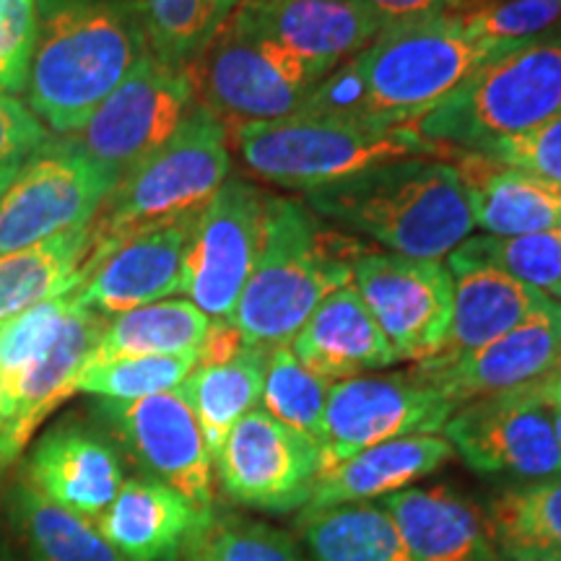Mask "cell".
Masks as SVG:
<instances>
[{
	"label": "cell",
	"instance_id": "6da1fadb",
	"mask_svg": "<svg viewBox=\"0 0 561 561\" xmlns=\"http://www.w3.org/2000/svg\"><path fill=\"white\" fill-rule=\"evenodd\" d=\"M512 50L468 32L447 13L390 24L312 89L299 112L380 125H416L476 68Z\"/></svg>",
	"mask_w": 561,
	"mask_h": 561
},
{
	"label": "cell",
	"instance_id": "7a4b0ae2",
	"mask_svg": "<svg viewBox=\"0 0 561 561\" xmlns=\"http://www.w3.org/2000/svg\"><path fill=\"white\" fill-rule=\"evenodd\" d=\"M149 53L133 0H37L30 110L70 136Z\"/></svg>",
	"mask_w": 561,
	"mask_h": 561
},
{
	"label": "cell",
	"instance_id": "3957f363",
	"mask_svg": "<svg viewBox=\"0 0 561 561\" xmlns=\"http://www.w3.org/2000/svg\"><path fill=\"white\" fill-rule=\"evenodd\" d=\"M305 206L335 227L419 261H442L476 227L455 164L424 157L388 161L312 187L305 191Z\"/></svg>",
	"mask_w": 561,
	"mask_h": 561
},
{
	"label": "cell",
	"instance_id": "277c9868",
	"mask_svg": "<svg viewBox=\"0 0 561 561\" xmlns=\"http://www.w3.org/2000/svg\"><path fill=\"white\" fill-rule=\"evenodd\" d=\"M351 284V263L312 210L265 195L261 250L231 322L244 346H289L328 294Z\"/></svg>",
	"mask_w": 561,
	"mask_h": 561
},
{
	"label": "cell",
	"instance_id": "5b68a950",
	"mask_svg": "<svg viewBox=\"0 0 561 561\" xmlns=\"http://www.w3.org/2000/svg\"><path fill=\"white\" fill-rule=\"evenodd\" d=\"M229 167L227 123L198 102L164 146L121 174L89 224L83 273L140 231L198 214L229 180Z\"/></svg>",
	"mask_w": 561,
	"mask_h": 561
},
{
	"label": "cell",
	"instance_id": "8992f818",
	"mask_svg": "<svg viewBox=\"0 0 561 561\" xmlns=\"http://www.w3.org/2000/svg\"><path fill=\"white\" fill-rule=\"evenodd\" d=\"M234 140L257 178L301 193L388 161L447 151L421 136L416 125H380L314 112L273 123H240L234 125Z\"/></svg>",
	"mask_w": 561,
	"mask_h": 561
},
{
	"label": "cell",
	"instance_id": "52a82bcc",
	"mask_svg": "<svg viewBox=\"0 0 561 561\" xmlns=\"http://www.w3.org/2000/svg\"><path fill=\"white\" fill-rule=\"evenodd\" d=\"M561 112V32L489 58L416 123L432 144L486 153Z\"/></svg>",
	"mask_w": 561,
	"mask_h": 561
},
{
	"label": "cell",
	"instance_id": "ba28073f",
	"mask_svg": "<svg viewBox=\"0 0 561 561\" xmlns=\"http://www.w3.org/2000/svg\"><path fill=\"white\" fill-rule=\"evenodd\" d=\"M117 180L70 138L47 140L0 195V255L89 227Z\"/></svg>",
	"mask_w": 561,
	"mask_h": 561
},
{
	"label": "cell",
	"instance_id": "9c48e42d",
	"mask_svg": "<svg viewBox=\"0 0 561 561\" xmlns=\"http://www.w3.org/2000/svg\"><path fill=\"white\" fill-rule=\"evenodd\" d=\"M193 76L203 104L240 125L297 115L328 73L229 19L193 62Z\"/></svg>",
	"mask_w": 561,
	"mask_h": 561
},
{
	"label": "cell",
	"instance_id": "30bf717a",
	"mask_svg": "<svg viewBox=\"0 0 561 561\" xmlns=\"http://www.w3.org/2000/svg\"><path fill=\"white\" fill-rule=\"evenodd\" d=\"M195 96L193 66H167L149 53L68 138L123 174L178 133L198 104Z\"/></svg>",
	"mask_w": 561,
	"mask_h": 561
},
{
	"label": "cell",
	"instance_id": "8fae6325",
	"mask_svg": "<svg viewBox=\"0 0 561 561\" xmlns=\"http://www.w3.org/2000/svg\"><path fill=\"white\" fill-rule=\"evenodd\" d=\"M455 409L450 398L413 371L333 382L318 434L320 473L382 442L437 434Z\"/></svg>",
	"mask_w": 561,
	"mask_h": 561
},
{
	"label": "cell",
	"instance_id": "7c38bea8",
	"mask_svg": "<svg viewBox=\"0 0 561 561\" xmlns=\"http://www.w3.org/2000/svg\"><path fill=\"white\" fill-rule=\"evenodd\" d=\"M351 278L398 362L419 364L439 354L455 307V280L447 265L388 250L364 252L351 263Z\"/></svg>",
	"mask_w": 561,
	"mask_h": 561
},
{
	"label": "cell",
	"instance_id": "4fadbf2b",
	"mask_svg": "<svg viewBox=\"0 0 561 561\" xmlns=\"http://www.w3.org/2000/svg\"><path fill=\"white\" fill-rule=\"evenodd\" d=\"M265 193L244 180H227L195 216L182 265L180 291L210 320H231L257 250Z\"/></svg>",
	"mask_w": 561,
	"mask_h": 561
},
{
	"label": "cell",
	"instance_id": "5bb4252c",
	"mask_svg": "<svg viewBox=\"0 0 561 561\" xmlns=\"http://www.w3.org/2000/svg\"><path fill=\"white\" fill-rule=\"evenodd\" d=\"M445 439L473 471L541 481L561 473V447L549 405L528 388L471 401L442 426Z\"/></svg>",
	"mask_w": 561,
	"mask_h": 561
},
{
	"label": "cell",
	"instance_id": "9a60e30c",
	"mask_svg": "<svg viewBox=\"0 0 561 561\" xmlns=\"http://www.w3.org/2000/svg\"><path fill=\"white\" fill-rule=\"evenodd\" d=\"M214 462L229 500L268 512L307 507L320 473L318 442L263 409L231 426Z\"/></svg>",
	"mask_w": 561,
	"mask_h": 561
},
{
	"label": "cell",
	"instance_id": "2e32d148",
	"mask_svg": "<svg viewBox=\"0 0 561 561\" xmlns=\"http://www.w3.org/2000/svg\"><path fill=\"white\" fill-rule=\"evenodd\" d=\"M96 413L149 479L167 483L203 515H214V458L180 390L138 401H100Z\"/></svg>",
	"mask_w": 561,
	"mask_h": 561
},
{
	"label": "cell",
	"instance_id": "e0dca14e",
	"mask_svg": "<svg viewBox=\"0 0 561 561\" xmlns=\"http://www.w3.org/2000/svg\"><path fill=\"white\" fill-rule=\"evenodd\" d=\"M561 356V301L549 299L520 325L445 367L416 364L411 371L458 405L538 382Z\"/></svg>",
	"mask_w": 561,
	"mask_h": 561
},
{
	"label": "cell",
	"instance_id": "ac0fdd59",
	"mask_svg": "<svg viewBox=\"0 0 561 561\" xmlns=\"http://www.w3.org/2000/svg\"><path fill=\"white\" fill-rule=\"evenodd\" d=\"M234 24L331 73L388 30V21L351 0H240Z\"/></svg>",
	"mask_w": 561,
	"mask_h": 561
},
{
	"label": "cell",
	"instance_id": "d6986e66",
	"mask_svg": "<svg viewBox=\"0 0 561 561\" xmlns=\"http://www.w3.org/2000/svg\"><path fill=\"white\" fill-rule=\"evenodd\" d=\"M195 216L159 224L110 250L70 291L73 305L110 318L178 294Z\"/></svg>",
	"mask_w": 561,
	"mask_h": 561
},
{
	"label": "cell",
	"instance_id": "ffe728a7",
	"mask_svg": "<svg viewBox=\"0 0 561 561\" xmlns=\"http://www.w3.org/2000/svg\"><path fill=\"white\" fill-rule=\"evenodd\" d=\"M24 471L42 496L89 520L110 507L125 481L115 447L73 421L42 434Z\"/></svg>",
	"mask_w": 561,
	"mask_h": 561
},
{
	"label": "cell",
	"instance_id": "44dd1931",
	"mask_svg": "<svg viewBox=\"0 0 561 561\" xmlns=\"http://www.w3.org/2000/svg\"><path fill=\"white\" fill-rule=\"evenodd\" d=\"M185 496L153 479H125L117 496L96 517V528L128 561H172L208 528Z\"/></svg>",
	"mask_w": 561,
	"mask_h": 561
},
{
	"label": "cell",
	"instance_id": "7402d4cb",
	"mask_svg": "<svg viewBox=\"0 0 561 561\" xmlns=\"http://www.w3.org/2000/svg\"><path fill=\"white\" fill-rule=\"evenodd\" d=\"M411 561H500L486 512L450 486L403 489L380 502Z\"/></svg>",
	"mask_w": 561,
	"mask_h": 561
},
{
	"label": "cell",
	"instance_id": "603a6c76",
	"mask_svg": "<svg viewBox=\"0 0 561 561\" xmlns=\"http://www.w3.org/2000/svg\"><path fill=\"white\" fill-rule=\"evenodd\" d=\"M289 348L307 369L328 382L362 377L364 371L398 362L390 341L354 286L328 294L294 335Z\"/></svg>",
	"mask_w": 561,
	"mask_h": 561
},
{
	"label": "cell",
	"instance_id": "cb8c5ba5",
	"mask_svg": "<svg viewBox=\"0 0 561 561\" xmlns=\"http://www.w3.org/2000/svg\"><path fill=\"white\" fill-rule=\"evenodd\" d=\"M450 273L455 280L450 333L437 356H432L430 362H419L424 367H445V364L466 359L473 351L489 346L491 341L520 325L528 314L551 299L486 265H455Z\"/></svg>",
	"mask_w": 561,
	"mask_h": 561
},
{
	"label": "cell",
	"instance_id": "d4e9b609",
	"mask_svg": "<svg viewBox=\"0 0 561 561\" xmlns=\"http://www.w3.org/2000/svg\"><path fill=\"white\" fill-rule=\"evenodd\" d=\"M453 453L450 442L439 434H411L382 442L320 473L305 512L385 500L437 471Z\"/></svg>",
	"mask_w": 561,
	"mask_h": 561
},
{
	"label": "cell",
	"instance_id": "484cf974",
	"mask_svg": "<svg viewBox=\"0 0 561 561\" xmlns=\"http://www.w3.org/2000/svg\"><path fill=\"white\" fill-rule=\"evenodd\" d=\"M455 164L473 224L494 237L536 234L561 227V187L512 170L481 153H462Z\"/></svg>",
	"mask_w": 561,
	"mask_h": 561
},
{
	"label": "cell",
	"instance_id": "4316f807",
	"mask_svg": "<svg viewBox=\"0 0 561 561\" xmlns=\"http://www.w3.org/2000/svg\"><path fill=\"white\" fill-rule=\"evenodd\" d=\"M210 318L191 299H161L136 310L110 314L83 367L136 356L198 354Z\"/></svg>",
	"mask_w": 561,
	"mask_h": 561
},
{
	"label": "cell",
	"instance_id": "83f0119b",
	"mask_svg": "<svg viewBox=\"0 0 561 561\" xmlns=\"http://www.w3.org/2000/svg\"><path fill=\"white\" fill-rule=\"evenodd\" d=\"M89 250V227H79L0 255V322L73 291L83 278Z\"/></svg>",
	"mask_w": 561,
	"mask_h": 561
},
{
	"label": "cell",
	"instance_id": "f1b7e54d",
	"mask_svg": "<svg viewBox=\"0 0 561 561\" xmlns=\"http://www.w3.org/2000/svg\"><path fill=\"white\" fill-rule=\"evenodd\" d=\"M265 364L268 348L244 346L234 359L195 367L178 388L198 419L210 458L219 455L231 426L261 403Z\"/></svg>",
	"mask_w": 561,
	"mask_h": 561
},
{
	"label": "cell",
	"instance_id": "f546056e",
	"mask_svg": "<svg viewBox=\"0 0 561 561\" xmlns=\"http://www.w3.org/2000/svg\"><path fill=\"white\" fill-rule=\"evenodd\" d=\"M486 520L500 561H561V473L504 489Z\"/></svg>",
	"mask_w": 561,
	"mask_h": 561
},
{
	"label": "cell",
	"instance_id": "4dcf8cb0",
	"mask_svg": "<svg viewBox=\"0 0 561 561\" xmlns=\"http://www.w3.org/2000/svg\"><path fill=\"white\" fill-rule=\"evenodd\" d=\"M301 541L312 561H411L398 525L375 502L301 512Z\"/></svg>",
	"mask_w": 561,
	"mask_h": 561
},
{
	"label": "cell",
	"instance_id": "1f68e13d",
	"mask_svg": "<svg viewBox=\"0 0 561 561\" xmlns=\"http://www.w3.org/2000/svg\"><path fill=\"white\" fill-rule=\"evenodd\" d=\"M9 515L32 561H128L94 520L50 502L26 481L11 489Z\"/></svg>",
	"mask_w": 561,
	"mask_h": 561
},
{
	"label": "cell",
	"instance_id": "d6a6232c",
	"mask_svg": "<svg viewBox=\"0 0 561 561\" xmlns=\"http://www.w3.org/2000/svg\"><path fill=\"white\" fill-rule=\"evenodd\" d=\"M151 53L161 62L191 68L208 50L240 0H133Z\"/></svg>",
	"mask_w": 561,
	"mask_h": 561
},
{
	"label": "cell",
	"instance_id": "836d02e7",
	"mask_svg": "<svg viewBox=\"0 0 561 561\" xmlns=\"http://www.w3.org/2000/svg\"><path fill=\"white\" fill-rule=\"evenodd\" d=\"M455 265H486L561 301V227L520 237H468L447 255Z\"/></svg>",
	"mask_w": 561,
	"mask_h": 561
},
{
	"label": "cell",
	"instance_id": "e575fe53",
	"mask_svg": "<svg viewBox=\"0 0 561 561\" xmlns=\"http://www.w3.org/2000/svg\"><path fill=\"white\" fill-rule=\"evenodd\" d=\"M331 385L301 364L289 346L268 351L263 382V411L318 442Z\"/></svg>",
	"mask_w": 561,
	"mask_h": 561
},
{
	"label": "cell",
	"instance_id": "d590c367",
	"mask_svg": "<svg viewBox=\"0 0 561 561\" xmlns=\"http://www.w3.org/2000/svg\"><path fill=\"white\" fill-rule=\"evenodd\" d=\"M195 367H198V354L136 356V359L89 364L76 377L73 392H89L102 401H138V398L178 390Z\"/></svg>",
	"mask_w": 561,
	"mask_h": 561
},
{
	"label": "cell",
	"instance_id": "8d00e7d4",
	"mask_svg": "<svg viewBox=\"0 0 561 561\" xmlns=\"http://www.w3.org/2000/svg\"><path fill=\"white\" fill-rule=\"evenodd\" d=\"M445 13L468 32L507 47L561 32V0H458Z\"/></svg>",
	"mask_w": 561,
	"mask_h": 561
},
{
	"label": "cell",
	"instance_id": "74e56055",
	"mask_svg": "<svg viewBox=\"0 0 561 561\" xmlns=\"http://www.w3.org/2000/svg\"><path fill=\"white\" fill-rule=\"evenodd\" d=\"M187 551L203 561H307L286 533L240 517H214Z\"/></svg>",
	"mask_w": 561,
	"mask_h": 561
},
{
	"label": "cell",
	"instance_id": "f35d334b",
	"mask_svg": "<svg viewBox=\"0 0 561 561\" xmlns=\"http://www.w3.org/2000/svg\"><path fill=\"white\" fill-rule=\"evenodd\" d=\"M37 42V0H0V96L26 89Z\"/></svg>",
	"mask_w": 561,
	"mask_h": 561
},
{
	"label": "cell",
	"instance_id": "ab89813d",
	"mask_svg": "<svg viewBox=\"0 0 561 561\" xmlns=\"http://www.w3.org/2000/svg\"><path fill=\"white\" fill-rule=\"evenodd\" d=\"M481 157L561 187V112L523 136L502 140Z\"/></svg>",
	"mask_w": 561,
	"mask_h": 561
},
{
	"label": "cell",
	"instance_id": "60d3db41",
	"mask_svg": "<svg viewBox=\"0 0 561 561\" xmlns=\"http://www.w3.org/2000/svg\"><path fill=\"white\" fill-rule=\"evenodd\" d=\"M47 144V130L37 115L13 96H0V164L30 159Z\"/></svg>",
	"mask_w": 561,
	"mask_h": 561
},
{
	"label": "cell",
	"instance_id": "b9f144b4",
	"mask_svg": "<svg viewBox=\"0 0 561 561\" xmlns=\"http://www.w3.org/2000/svg\"><path fill=\"white\" fill-rule=\"evenodd\" d=\"M359 3L364 9L377 13V16L388 21V24H403V21L437 16L453 9L458 0H351Z\"/></svg>",
	"mask_w": 561,
	"mask_h": 561
},
{
	"label": "cell",
	"instance_id": "7bdbcfd3",
	"mask_svg": "<svg viewBox=\"0 0 561 561\" xmlns=\"http://www.w3.org/2000/svg\"><path fill=\"white\" fill-rule=\"evenodd\" d=\"M528 390L546 405L561 403V356L557 359V364L546 371L541 380L528 385Z\"/></svg>",
	"mask_w": 561,
	"mask_h": 561
},
{
	"label": "cell",
	"instance_id": "ee69618b",
	"mask_svg": "<svg viewBox=\"0 0 561 561\" xmlns=\"http://www.w3.org/2000/svg\"><path fill=\"white\" fill-rule=\"evenodd\" d=\"M21 164H24V161H16V164H0V195L5 193V187L11 185V180L16 178Z\"/></svg>",
	"mask_w": 561,
	"mask_h": 561
},
{
	"label": "cell",
	"instance_id": "f6af8a7d",
	"mask_svg": "<svg viewBox=\"0 0 561 561\" xmlns=\"http://www.w3.org/2000/svg\"><path fill=\"white\" fill-rule=\"evenodd\" d=\"M549 413H551L553 434H557V442H559V447H561V403L549 405Z\"/></svg>",
	"mask_w": 561,
	"mask_h": 561
},
{
	"label": "cell",
	"instance_id": "bcb514c9",
	"mask_svg": "<svg viewBox=\"0 0 561 561\" xmlns=\"http://www.w3.org/2000/svg\"><path fill=\"white\" fill-rule=\"evenodd\" d=\"M5 421V396H3V388H0V424Z\"/></svg>",
	"mask_w": 561,
	"mask_h": 561
},
{
	"label": "cell",
	"instance_id": "7dc6e473",
	"mask_svg": "<svg viewBox=\"0 0 561 561\" xmlns=\"http://www.w3.org/2000/svg\"><path fill=\"white\" fill-rule=\"evenodd\" d=\"M185 561H203L198 553H193V551H185Z\"/></svg>",
	"mask_w": 561,
	"mask_h": 561
},
{
	"label": "cell",
	"instance_id": "c3c4849f",
	"mask_svg": "<svg viewBox=\"0 0 561 561\" xmlns=\"http://www.w3.org/2000/svg\"><path fill=\"white\" fill-rule=\"evenodd\" d=\"M0 561H11V557H9V553H5L3 546H0Z\"/></svg>",
	"mask_w": 561,
	"mask_h": 561
}]
</instances>
